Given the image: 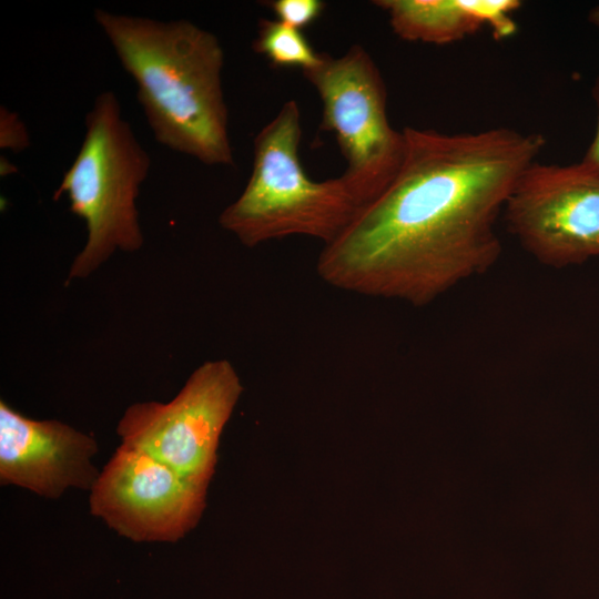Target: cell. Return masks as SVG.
<instances>
[{"label": "cell", "instance_id": "277c9868", "mask_svg": "<svg viewBox=\"0 0 599 599\" xmlns=\"http://www.w3.org/2000/svg\"><path fill=\"white\" fill-rule=\"evenodd\" d=\"M84 128L78 154L53 193L54 201L67 195L88 232L65 284L88 277L116 251L136 252L144 242L136 200L151 159L113 91L95 97Z\"/></svg>", "mask_w": 599, "mask_h": 599}, {"label": "cell", "instance_id": "9c48e42d", "mask_svg": "<svg viewBox=\"0 0 599 599\" xmlns=\"http://www.w3.org/2000/svg\"><path fill=\"white\" fill-rule=\"evenodd\" d=\"M94 438L59 420L29 418L0 402V483L49 499L91 490L100 471Z\"/></svg>", "mask_w": 599, "mask_h": 599}, {"label": "cell", "instance_id": "6da1fadb", "mask_svg": "<svg viewBox=\"0 0 599 599\" xmlns=\"http://www.w3.org/2000/svg\"><path fill=\"white\" fill-rule=\"evenodd\" d=\"M403 133L395 177L324 245L316 271L343 291L424 306L496 264L497 220L546 142L510 128Z\"/></svg>", "mask_w": 599, "mask_h": 599}, {"label": "cell", "instance_id": "8fae6325", "mask_svg": "<svg viewBox=\"0 0 599 599\" xmlns=\"http://www.w3.org/2000/svg\"><path fill=\"white\" fill-rule=\"evenodd\" d=\"M253 50L273 67L300 68L303 72L315 68L323 57L311 45L302 30L271 19L260 20Z\"/></svg>", "mask_w": 599, "mask_h": 599}, {"label": "cell", "instance_id": "7c38bea8", "mask_svg": "<svg viewBox=\"0 0 599 599\" xmlns=\"http://www.w3.org/2000/svg\"><path fill=\"white\" fill-rule=\"evenodd\" d=\"M265 6L278 21L298 30L314 23L325 9L321 0H274L265 2Z\"/></svg>", "mask_w": 599, "mask_h": 599}, {"label": "cell", "instance_id": "8992f818", "mask_svg": "<svg viewBox=\"0 0 599 599\" xmlns=\"http://www.w3.org/2000/svg\"><path fill=\"white\" fill-rule=\"evenodd\" d=\"M243 392L227 359L205 361L167 403L130 405L116 433L121 444L162 461L185 479L207 488L221 434Z\"/></svg>", "mask_w": 599, "mask_h": 599}, {"label": "cell", "instance_id": "30bf717a", "mask_svg": "<svg viewBox=\"0 0 599 599\" xmlns=\"http://www.w3.org/2000/svg\"><path fill=\"white\" fill-rule=\"evenodd\" d=\"M405 41L448 44L488 28L495 39L516 32L518 0H376Z\"/></svg>", "mask_w": 599, "mask_h": 599}, {"label": "cell", "instance_id": "9a60e30c", "mask_svg": "<svg viewBox=\"0 0 599 599\" xmlns=\"http://www.w3.org/2000/svg\"><path fill=\"white\" fill-rule=\"evenodd\" d=\"M18 167L3 155L0 158V176L6 177L18 173Z\"/></svg>", "mask_w": 599, "mask_h": 599}, {"label": "cell", "instance_id": "2e32d148", "mask_svg": "<svg viewBox=\"0 0 599 599\" xmlns=\"http://www.w3.org/2000/svg\"><path fill=\"white\" fill-rule=\"evenodd\" d=\"M589 21L592 24L599 27V6L592 8L589 12Z\"/></svg>", "mask_w": 599, "mask_h": 599}, {"label": "cell", "instance_id": "3957f363", "mask_svg": "<svg viewBox=\"0 0 599 599\" xmlns=\"http://www.w3.org/2000/svg\"><path fill=\"white\" fill-rule=\"evenodd\" d=\"M301 111L286 101L253 141L248 181L219 216L222 229L244 246L293 235L329 244L361 206L342 177L312 180L300 160Z\"/></svg>", "mask_w": 599, "mask_h": 599}, {"label": "cell", "instance_id": "5bb4252c", "mask_svg": "<svg viewBox=\"0 0 599 599\" xmlns=\"http://www.w3.org/2000/svg\"><path fill=\"white\" fill-rule=\"evenodd\" d=\"M592 97L597 106V126L593 139L580 162L599 174V74L592 88Z\"/></svg>", "mask_w": 599, "mask_h": 599}, {"label": "cell", "instance_id": "4fadbf2b", "mask_svg": "<svg viewBox=\"0 0 599 599\" xmlns=\"http://www.w3.org/2000/svg\"><path fill=\"white\" fill-rule=\"evenodd\" d=\"M30 146V136L20 116L7 106H0V148L19 153Z\"/></svg>", "mask_w": 599, "mask_h": 599}, {"label": "cell", "instance_id": "ba28073f", "mask_svg": "<svg viewBox=\"0 0 599 599\" xmlns=\"http://www.w3.org/2000/svg\"><path fill=\"white\" fill-rule=\"evenodd\" d=\"M205 487L121 444L90 490V511L135 542H175L199 522Z\"/></svg>", "mask_w": 599, "mask_h": 599}, {"label": "cell", "instance_id": "52a82bcc", "mask_svg": "<svg viewBox=\"0 0 599 599\" xmlns=\"http://www.w3.org/2000/svg\"><path fill=\"white\" fill-rule=\"evenodd\" d=\"M504 214L520 245L544 265L558 268L599 257V174L581 162H534Z\"/></svg>", "mask_w": 599, "mask_h": 599}, {"label": "cell", "instance_id": "5b68a950", "mask_svg": "<svg viewBox=\"0 0 599 599\" xmlns=\"http://www.w3.org/2000/svg\"><path fill=\"white\" fill-rule=\"evenodd\" d=\"M303 75L321 98L322 129L335 135L347 163L341 177L362 209L393 181L405 150L403 130L387 116L379 69L364 47L354 44L339 57L323 53Z\"/></svg>", "mask_w": 599, "mask_h": 599}, {"label": "cell", "instance_id": "7a4b0ae2", "mask_svg": "<svg viewBox=\"0 0 599 599\" xmlns=\"http://www.w3.org/2000/svg\"><path fill=\"white\" fill-rule=\"evenodd\" d=\"M154 140L210 166H234L222 88L224 51L217 37L185 20L93 11Z\"/></svg>", "mask_w": 599, "mask_h": 599}]
</instances>
